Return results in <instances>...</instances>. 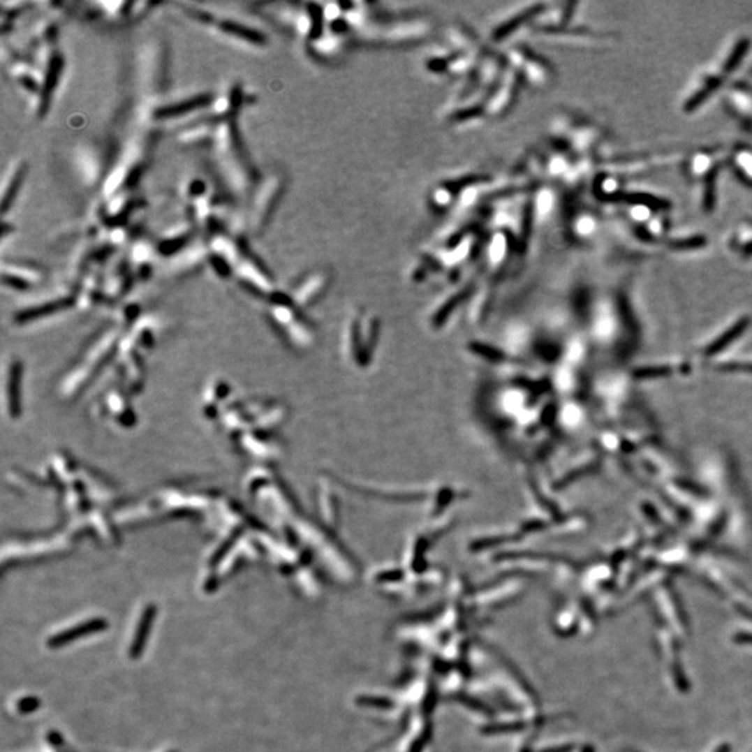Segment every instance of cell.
Masks as SVG:
<instances>
[{
	"mask_svg": "<svg viewBox=\"0 0 752 752\" xmlns=\"http://www.w3.org/2000/svg\"><path fill=\"white\" fill-rule=\"evenodd\" d=\"M747 325H749V320H746V319H744V320H740L739 323H736V325H735V326H733L725 336L719 337L715 343L711 344L712 347L709 348V353H711V354H712V353H718V351H721L722 348H725L730 341H733L735 339H737V337L740 336V333L746 329Z\"/></svg>",
	"mask_w": 752,
	"mask_h": 752,
	"instance_id": "24",
	"label": "cell"
},
{
	"mask_svg": "<svg viewBox=\"0 0 752 752\" xmlns=\"http://www.w3.org/2000/svg\"><path fill=\"white\" fill-rule=\"evenodd\" d=\"M18 707H20V711H21V712H29V711H34V709L38 707V700H35V698H25V700H22V701L18 704Z\"/></svg>",
	"mask_w": 752,
	"mask_h": 752,
	"instance_id": "25",
	"label": "cell"
},
{
	"mask_svg": "<svg viewBox=\"0 0 752 752\" xmlns=\"http://www.w3.org/2000/svg\"><path fill=\"white\" fill-rule=\"evenodd\" d=\"M517 84L518 73L506 64L498 84L492 88L484 103L482 115L487 117H501V115H504L515 98Z\"/></svg>",
	"mask_w": 752,
	"mask_h": 752,
	"instance_id": "5",
	"label": "cell"
},
{
	"mask_svg": "<svg viewBox=\"0 0 752 752\" xmlns=\"http://www.w3.org/2000/svg\"><path fill=\"white\" fill-rule=\"evenodd\" d=\"M156 616V609L155 606L149 605L141 614V619H140V623H138V627H137V631H135V635L133 638V642H131V647H130V658L131 659H138L144 651V647L147 644V640L149 637V633H151V628H152V621Z\"/></svg>",
	"mask_w": 752,
	"mask_h": 752,
	"instance_id": "16",
	"label": "cell"
},
{
	"mask_svg": "<svg viewBox=\"0 0 752 752\" xmlns=\"http://www.w3.org/2000/svg\"><path fill=\"white\" fill-rule=\"evenodd\" d=\"M81 156V163H82V175L85 177V180L92 184L95 183L98 179V173H99V168H98V159L95 158L96 155L92 154L91 151H84L80 154Z\"/></svg>",
	"mask_w": 752,
	"mask_h": 752,
	"instance_id": "22",
	"label": "cell"
},
{
	"mask_svg": "<svg viewBox=\"0 0 752 752\" xmlns=\"http://www.w3.org/2000/svg\"><path fill=\"white\" fill-rule=\"evenodd\" d=\"M221 28L226 34L233 35V36H236L239 39L247 40L251 43L262 45V43L266 42V38H265V35H262V32H259L258 29L251 28L249 25H243V24H240L237 21H222Z\"/></svg>",
	"mask_w": 752,
	"mask_h": 752,
	"instance_id": "20",
	"label": "cell"
},
{
	"mask_svg": "<svg viewBox=\"0 0 752 752\" xmlns=\"http://www.w3.org/2000/svg\"><path fill=\"white\" fill-rule=\"evenodd\" d=\"M27 172V166L24 162H15L13 166H10L7 175L4 176L3 182V193H1V211L6 214L8 207L13 204L18 189L24 180Z\"/></svg>",
	"mask_w": 752,
	"mask_h": 752,
	"instance_id": "15",
	"label": "cell"
},
{
	"mask_svg": "<svg viewBox=\"0 0 752 752\" xmlns=\"http://www.w3.org/2000/svg\"><path fill=\"white\" fill-rule=\"evenodd\" d=\"M108 628V621L105 619H91V620H87L78 626H74L68 630H64L56 635H53L52 638L47 640V645L50 648H61L64 647L66 644H70L73 641H77V640H81L87 635H91V634H95V633H99V631H103Z\"/></svg>",
	"mask_w": 752,
	"mask_h": 752,
	"instance_id": "9",
	"label": "cell"
},
{
	"mask_svg": "<svg viewBox=\"0 0 752 752\" xmlns=\"http://www.w3.org/2000/svg\"><path fill=\"white\" fill-rule=\"evenodd\" d=\"M284 187L286 177L280 172L270 175L269 179L259 186L251 209V228L255 233H260L266 228L284 193Z\"/></svg>",
	"mask_w": 752,
	"mask_h": 752,
	"instance_id": "3",
	"label": "cell"
},
{
	"mask_svg": "<svg viewBox=\"0 0 752 752\" xmlns=\"http://www.w3.org/2000/svg\"><path fill=\"white\" fill-rule=\"evenodd\" d=\"M507 64L532 87H546L553 80V70L543 59L528 49L511 46L506 53Z\"/></svg>",
	"mask_w": 752,
	"mask_h": 752,
	"instance_id": "4",
	"label": "cell"
},
{
	"mask_svg": "<svg viewBox=\"0 0 752 752\" xmlns=\"http://www.w3.org/2000/svg\"><path fill=\"white\" fill-rule=\"evenodd\" d=\"M459 193H460V190H455V186H452L449 183L438 184L436 187H434L431 190L429 204L436 211L449 209V208H452L453 205L457 204Z\"/></svg>",
	"mask_w": 752,
	"mask_h": 752,
	"instance_id": "19",
	"label": "cell"
},
{
	"mask_svg": "<svg viewBox=\"0 0 752 752\" xmlns=\"http://www.w3.org/2000/svg\"><path fill=\"white\" fill-rule=\"evenodd\" d=\"M475 246V236L473 233H469L467 236L462 237L459 243H456L452 247H442L434 251L432 258L441 263L445 269H452L459 265H462L473 252Z\"/></svg>",
	"mask_w": 752,
	"mask_h": 752,
	"instance_id": "7",
	"label": "cell"
},
{
	"mask_svg": "<svg viewBox=\"0 0 752 752\" xmlns=\"http://www.w3.org/2000/svg\"><path fill=\"white\" fill-rule=\"evenodd\" d=\"M726 103L730 112L742 119L744 124H752V85L735 84L728 92Z\"/></svg>",
	"mask_w": 752,
	"mask_h": 752,
	"instance_id": "8",
	"label": "cell"
},
{
	"mask_svg": "<svg viewBox=\"0 0 752 752\" xmlns=\"http://www.w3.org/2000/svg\"><path fill=\"white\" fill-rule=\"evenodd\" d=\"M343 46V35L332 28L323 29L318 36L311 39L312 52L320 57H334L341 52Z\"/></svg>",
	"mask_w": 752,
	"mask_h": 752,
	"instance_id": "14",
	"label": "cell"
},
{
	"mask_svg": "<svg viewBox=\"0 0 752 752\" xmlns=\"http://www.w3.org/2000/svg\"><path fill=\"white\" fill-rule=\"evenodd\" d=\"M725 158L729 156L725 155V151L722 148L695 151L686 162V175L690 180L700 184L712 176L719 175Z\"/></svg>",
	"mask_w": 752,
	"mask_h": 752,
	"instance_id": "6",
	"label": "cell"
},
{
	"mask_svg": "<svg viewBox=\"0 0 752 752\" xmlns=\"http://www.w3.org/2000/svg\"><path fill=\"white\" fill-rule=\"evenodd\" d=\"M211 126L208 123H204V124H200V126H194V127H189L186 128L182 135H180V140L186 144H193V142H202L204 140H207L211 134Z\"/></svg>",
	"mask_w": 752,
	"mask_h": 752,
	"instance_id": "23",
	"label": "cell"
},
{
	"mask_svg": "<svg viewBox=\"0 0 752 752\" xmlns=\"http://www.w3.org/2000/svg\"><path fill=\"white\" fill-rule=\"evenodd\" d=\"M215 142L230 180L240 189L247 187L253 180L252 168L232 121H226L218 127Z\"/></svg>",
	"mask_w": 752,
	"mask_h": 752,
	"instance_id": "2",
	"label": "cell"
},
{
	"mask_svg": "<svg viewBox=\"0 0 752 752\" xmlns=\"http://www.w3.org/2000/svg\"><path fill=\"white\" fill-rule=\"evenodd\" d=\"M707 242L704 236H690V237H677L668 240V247L673 251H693L705 247Z\"/></svg>",
	"mask_w": 752,
	"mask_h": 752,
	"instance_id": "21",
	"label": "cell"
},
{
	"mask_svg": "<svg viewBox=\"0 0 752 752\" xmlns=\"http://www.w3.org/2000/svg\"><path fill=\"white\" fill-rule=\"evenodd\" d=\"M510 236L503 230H495L485 247V262L491 272H499L510 255Z\"/></svg>",
	"mask_w": 752,
	"mask_h": 752,
	"instance_id": "10",
	"label": "cell"
},
{
	"mask_svg": "<svg viewBox=\"0 0 752 752\" xmlns=\"http://www.w3.org/2000/svg\"><path fill=\"white\" fill-rule=\"evenodd\" d=\"M599 229V218L589 209L578 211L568 223L570 235L574 240L585 243L592 240Z\"/></svg>",
	"mask_w": 752,
	"mask_h": 752,
	"instance_id": "12",
	"label": "cell"
},
{
	"mask_svg": "<svg viewBox=\"0 0 752 752\" xmlns=\"http://www.w3.org/2000/svg\"><path fill=\"white\" fill-rule=\"evenodd\" d=\"M209 103H211V96L209 95H198V96L187 99L184 102H179V103H173V105L159 108L156 110V113H155V117H158V119H169V117L183 116V115L191 113L193 110H198L201 108H205Z\"/></svg>",
	"mask_w": 752,
	"mask_h": 752,
	"instance_id": "17",
	"label": "cell"
},
{
	"mask_svg": "<svg viewBox=\"0 0 752 752\" xmlns=\"http://www.w3.org/2000/svg\"><path fill=\"white\" fill-rule=\"evenodd\" d=\"M556 205V194L550 187H539L531 200L529 218L532 225H543L553 214Z\"/></svg>",
	"mask_w": 752,
	"mask_h": 752,
	"instance_id": "11",
	"label": "cell"
},
{
	"mask_svg": "<svg viewBox=\"0 0 752 752\" xmlns=\"http://www.w3.org/2000/svg\"><path fill=\"white\" fill-rule=\"evenodd\" d=\"M432 24L424 17H403L389 21H371L365 28L355 32L358 36L371 43L404 45L427 39L432 32Z\"/></svg>",
	"mask_w": 752,
	"mask_h": 752,
	"instance_id": "1",
	"label": "cell"
},
{
	"mask_svg": "<svg viewBox=\"0 0 752 752\" xmlns=\"http://www.w3.org/2000/svg\"><path fill=\"white\" fill-rule=\"evenodd\" d=\"M730 165L737 177L746 184L752 186V148L739 145L729 154Z\"/></svg>",
	"mask_w": 752,
	"mask_h": 752,
	"instance_id": "18",
	"label": "cell"
},
{
	"mask_svg": "<svg viewBox=\"0 0 752 752\" xmlns=\"http://www.w3.org/2000/svg\"><path fill=\"white\" fill-rule=\"evenodd\" d=\"M329 279H330L329 273L325 270H318V272L311 273L308 277H305L302 283H300V286L297 287L294 293V298L300 304H304V305L309 304L311 300L322 294V291L326 288L329 283Z\"/></svg>",
	"mask_w": 752,
	"mask_h": 752,
	"instance_id": "13",
	"label": "cell"
}]
</instances>
